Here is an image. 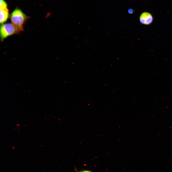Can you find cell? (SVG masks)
<instances>
[{
	"mask_svg": "<svg viewBox=\"0 0 172 172\" xmlns=\"http://www.w3.org/2000/svg\"><path fill=\"white\" fill-rule=\"evenodd\" d=\"M0 10V22L1 24L5 22L8 19L9 16L8 8Z\"/></svg>",
	"mask_w": 172,
	"mask_h": 172,
	"instance_id": "277c9868",
	"label": "cell"
},
{
	"mask_svg": "<svg viewBox=\"0 0 172 172\" xmlns=\"http://www.w3.org/2000/svg\"><path fill=\"white\" fill-rule=\"evenodd\" d=\"M81 172H90V171H88V170H83V171H82Z\"/></svg>",
	"mask_w": 172,
	"mask_h": 172,
	"instance_id": "52a82bcc",
	"label": "cell"
},
{
	"mask_svg": "<svg viewBox=\"0 0 172 172\" xmlns=\"http://www.w3.org/2000/svg\"><path fill=\"white\" fill-rule=\"evenodd\" d=\"M28 18L18 8L15 10L10 16L12 23L17 28L20 32L23 30V25Z\"/></svg>",
	"mask_w": 172,
	"mask_h": 172,
	"instance_id": "6da1fadb",
	"label": "cell"
},
{
	"mask_svg": "<svg viewBox=\"0 0 172 172\" xmlns=\"http://www.w3.org/2000/svg\"><path fill=\"white\" fill-rule=\"evenodd\" d=\"M153 17L150 13L144 12L142 13L140 17V22L143 24L149 25L153 21Z\"/></svg>",
	"mask_w": 172,
	"mask_h": 172,
	"instance_id": "3957f363",
	"label": "cell"
},
{
	"mask_svg": "<svg viewBox=\"0 0 172 172\" xmlns=\"http://www.w3.org/2000/svg\"><path fill=\"white\" fill-rule=\"evenodd\" d=\"M133 10L132 9H130L128 10V12L130 14L132 13L133 12Z\"/></svg>",
	"mask_w": 172,
	"mask_h": 172,
	"instance_id": "8992f818",
	"label": "cell"
},
{
	"mask_svg": "<svg viewBox=\"0 0 172 172\" xmlns=\"http://www.w3.org/2000/svg\"><path fill=\"white\" fill-rule=\"evenodd\" d=\"M19 32L12 23L2 24L0 29V41H2L8 37Z\"/></svg>",
	"mask_w": 172,
	"mask_h": 172,
	"instance_id": "7a4b0ae2",
	"label": "cell"
},
{
	"mask_svg": "<svg viewBox=\"0 0 172 172\" xmlns=\"http://www.w3.org/2000/svg\"><path fill=\"white\" fill-rule=\"evenodd\" d=\"M7 8V5L4 0H0V9Z\"/></svg>",
	"mask_w": 172,
	"mask_h": 172,
	"instance_id": "5b68a950",
	"label": "cell"
}]
</instances>
